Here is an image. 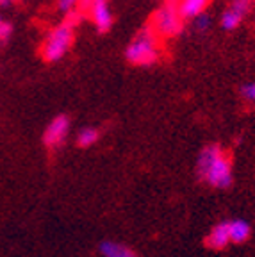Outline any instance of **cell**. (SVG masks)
<instances>
[{"label":"cell","instance_id":"obj_2","mask_svg":"<svg viewBox=\"0 0 255 257\" xmlns=\"http://www.w3.org/2000/svg\"><path fill=\"white\" fill-rule=\"evenodd\" d=\"M75 13L66 16L63 22L52 27L45 34L41 41V57L47 63H57L61 61L73 45L75 40V20H73Z\"/></svg>","mask_w":255,"mask_h":257},{"label":"cell","instance_id":"obj_1","mask_svg":"<svg viewBox=\"0 0 255 257\" xmlns=\"http://www.w3.org/2000/svg\"><path fill=\"white\" fill-rule=\"evenodd\" d=\"M196 175L202 182L216 189H227L232 186V161L227 150L211 143L200 150L196 157Z\"/></svg>","mask_w":255,"mask_h":257},{"label":"cell","instance_id":"obj_13","mask_svg":"<svg viewBox=\"0 0 255 257\" xmlns=\"http://www.w3.org/2000/svg\"><path fill=\"white\" fill-rule=\"evenodd\" d=\"M56 2L57 11H61L63 15L70 16L80 8V0H54Z\"/></svg>","mask_w":255,"mask_h":257},{"label":"cell","instance_id":"obj_9","mask_svg":"<svg viewBox=\"0 0 255 257\" xmlns=\"http://www.w3.org/2000/svg\"><path fill=\"white\" fill-rule=\"evenodd\" d=\"M98 252L102 253V257H138L134 248L111 239L102 241L98 245Z\"/></svg>","mask_w":255,"mask_h":257},{"label":"cell","instance_id":"obj_12","mask_svg":"<svg viewBox=\"0 0 255 257\" xmlns=\"http://www.w3.org/2000/svg\"><path fill=\"white\" fill-rule=\"evenodd\" d=\"M100 140V131L95 127H82L77 133V145L80 149H89L93 145H96V141Z\"/></svg>","mask_w":255,"mask_h":257},{"label":"cell","instance_id":"obj_20","mask_svg":"<svg viewBox=\"0 0 255 257\" xmlns=\"http://www.w3.org/2000/svg\"><path fill=\"white\" fill-rule=\"evenodd\" d=\"M253 25H255V11H253Z\"/></svg>","mask_w":255,"mask_h":257},{"label":"cell","instance_id":"obj_17","mask_svg":"<svg viewBox=\"0 0 255 257\" xmlns=\"http://www.w3.org/2000/svg\"><path fill=\"white\" fill-rule=\"evenodd\" d=\"M93 2H96V0H80V9L86 11V8H88L89 4H93ZM102 2H107V0H102Z\"/></svg>","mask_w":255,"mask_h":257},{"label":"cell","instance_id":"obj_7","mask_svg":"<svg viewBox=\"0 0 255 257\" xmlns=\"http://www.w3.org/2000/svg\"><path fill=\"white\" fill-rule=\"evenodd\" d=\"M86 15L89 16V20L95 24V27L100 32H107L112 27V22H114V16L109 8L107 2H102V0H96L93 4H89L86 8Z\"/></svg>","mask_w":255,"mask_h":257},{"label":"cell","instance_id":"obj_5","mask_svg":"<svg viewBox=\"0 0 255 257\" xmlns=\"http://www.w3.org/2000/svg\"><path fill=\"white\" fill-rule=\"evenodd\" d=\"M251 9H253V0H228V4L219 16V25L225 31H235L246 20Z\"/></svg>","mask_w":255,"mask_h":257},{"label":"cell","instance_id":"obj_18","mask_svg":"<svg viewBox=\"0 0 255 257\" xmlns=\"http://www.w3.org/2000/svg\"><path fill=\"white\" fill-rule=\"evenodd\" d=\"M4 24H6V22L2 20V16H0V41H4V36H2V29H4Z\"/></svg>","mask_w":255,"mask_h":257},{"label":"cell","instance_id":"obj_14","mask_svg":"<svg viewBox=\"0 0 255 257\" xmlns=\"http://www.w3.org/2000/svg\"><path fill=\"white\" fill-rule=\"evenodd\" d=\"M191 22H193V27H195V31H198V32L209 31V29H211V25H212V18H211V15H209L207 11L202 13V15H198L195 20H191Z\"/></svg>","mask_w":255,"mask_h":257},{"label":"cell","instance_id":"obj_19","mask_svg":"<svg viewBox=\"0 0 255 257\" xmlns=\"http://www.w3.org/2000/svg\"><path fill=\"white\" fill-rule=\"evenodd\" d=\"M163 2H177V0H163Z\"/></svg>","mask_w":255,"mask_h":257},{"label":"cell","instance_id":"obj_10","mask_svg":"<svg viewBox=\"0 0 255 257\" xmlns=\"http://www.w3.org/2000/svg\"><path fill=\"white\" fill-rule=\"evenodd\" d=\"M211 0H177V8L184 20H195L196 16L207 11Z\"/></svg>","mask_w":255,"mask_h":257},{"label":"cell","instance_id":"obj_4","mask_svg":"<svg viewBox=\"0 0 255 257\" xmlns=\"http://www.w3.org/2000/svg\"><path fill=\"white\" fill-rule=\"evenodd\" d=\"M184 24L186 20L180 15L177 2H163L152 13L148 27L159 40H172L184 31Z\"/></svg>","mask_w":255,"mask_h":257},{"label":"cell","instance_id":"obj_16","mask_svg":"<svg viewBox=\"0 0 255 257\" xmlns=\"http://www.w3.org/2000/svg\"><path fill=\"white\" fill-rule=\"evenodd\" d=\"M18 0H0V8H11V6H15Z\"/></svg>","mask_w":255,"mask_h":257},{"label":"cell","instance_id":"obj_11","mask_svg":"<svg viewBox=\"0 0 255 257\" xmlns=\"http://www.w3.org/2000/svg\"><path fill=\"white\" fill-rule=\"evenodd\" d=\"M228 230H230V243H235V245H241L251 236L250 223L246 220H241V218L228 220Z\"/></svg>","mask_w":255,"mask_h":257},{"label":"cell","instance_id":"obj_15","mask_svg":"<svg viewBox=\"0 0 255 257\" xmlns=\"http://www.w3.org/2000/svg\"><path fill=\"white\" fill-rule=\"evenodd\" d=\"M241 96H243V100L250 102V104H255V80L241 86Z\"/></svg>","mask_w":255,"mask_h":257},{"label":"cell","instance_id":"obj_8","mask_svg":"<svg viewBox=\"0 0 255 257\" xmlns=\"http://www.w3.org/2000/svg\"><path fill=\"white\" fill-rule=\"evenodd\" d=\"M230 245V230H228V220L216 223L211 232L205 237V246L211 250H223Z\"/></svg>","mask_w":255,"mask_h":257},{"label":"cell","instance_id":"obj_3","mask_svg":"<svg viewBox=\"0 0 255 257\" xmlns=\"http://www.w3.org/2000/svg\"><path fill=\"white\" fill-rule=\"evenodd\" d=\"M161 40L150 27L141 29L125 48V59L136 66H150L161 59Z\"/></svg>","mask_w":255,"mask_h":257},{"label":"cell","instance_id":"obj_6","mask_svg":"<svg viewBox=\"0 0 255 257\" xmlns=\"http://www.w3.org/2000/svg\"><path fill=\"white\" fill-rule=\"evenodd\" d=\"M70 118L66 114H57L56 118H52V121L47 125L43 133V145L48 150H57L61 149L66 141L68 134H70Z\"/></svg>","mask_w":255,"mask_h":257}]
</instances>
